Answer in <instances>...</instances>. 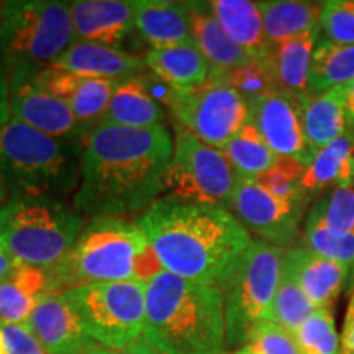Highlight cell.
<instances>
[{
    "instance_id": "74e56055",
    "label": "cell",
    "mask_w": 354,
    "mask_h": 354,
    "mask_svg": "<svg viewBox=\"0 0 354 354\" xmlns=\"http://www.w3.org/2000/svg\"><path fill=\"white\" fill-rule=\"evenodd\" d=\"M320 7V37L336 46H354V0H326Z\"/></svg>"
},
{
    "instance_id": "7402d4cb",
    "label": "cell",
    "mask_w": 354,
    "mask_h": 354,
    "mask_svg": "<svg viewBox=\"0 0 354 354\" xmlns=\"http://www.w3.org/2000/svg\"><path fill=\"white\" fill-rule=\"evenodd\" d=\"M320 32H312L271 48L264 64L271 73L276 92L300 97L307 94Z\"/></svg>"
},
{
    "instance_id": "8fae6325",
    "label": "cell",
    "mask_w": 354,
    "mask_h": 354,
    "mask_svg": "<svg viewBox=\"0 0 354 354\" xmlns=\"http://www.w3.org/2000/svg\"><path fill=\"white\" fill-rule=\"evenodd\" d=\"M236 180L221 149L205 145L174 122V153L165 179L169 196L230 210Z\"/></svg>"
},
{
    "instance_id": "7c38bea8",
    "label": "cell",
    "mask_w": 354,
    "mask_h": 354,
    "mask_svg": "<svg viewBox=\"0 0 354 354\" xmlns=\"http://www.w3.org/2000/svg\"><path fill=\"white\" fill-rule=\"evenodd\" d=\"M308 203L286 202L268 192L256 180L238 179L230 212L254 240L284 250L299 238V228Z\"/></svg>"
},
{
    "instance_id": "f6af8a7d",
    "label": "cell",
    "mask_w": 354,
    "mask_h": 354,
    "mask_svg": "<svg viewBox=\"0 0 354 354\" xmlns=\"http://www.w3.org/2000/svg\"><path fill=\"white\" fill-rule=\"evenodd\" d=\"M344 91V105H346V113L349 120V128L354 130V81L343 87Z\"/></svg>"
},
{
    "instance_id": "f1b7e54d",
    "label": "cell",
    "mask_w": 354,
    "mask_h": 354,
    "mask_svg": "<svg viewBox=\"0 0 354 354\" xmlns=\"http://www.w3.org/2000/svg\"><path fill=\"white\" fill-rule=\"evenodd\" d=\"M266 38L271 46L302 35L320 32V2L304 0H266L258 2Z\"/></svg>"
},
{
    "instance_id": "30bf717a",
    "label": "cell",
    "mask_w": 354,
    "mask_h": 354,
    "mask_svg": "<svg viewBox=\"0 0 354 354\" xmlns=\"http://www.w3.org/2000/svg\"><path fill=\"white\" fill-rule=\"evenodd\" d=\"M174 122L212 148L223 149L250 123V105L225 74L212 73L201 86L172 91L167 102Z\"/></svg>"
},
{
    "instance_id": "1f68e13d",
    "label": "cell",
    "mask_w": 354,
    "mask_h": 354,
    "mask_svg": "<svg viewBox=\"0 0 354 354\" xmlns=\"http://www.w3.org/2000/svg\"><path fill=\"white\" fill-rule=\"evenodd\" d=\"M307 225L335 234H354V187L336 185L326 190L307 214Z\"/></svg>"
},
{
    "instance_id": "d590c367",
    "label": "cell",
    "mask_w": 354,
    "mask_h": 354,
    "mask_svg": "<svg viewBox=\"0 0 354 354\" xmlns=\"http://www.w3.org/2000/svg\"><path fill=\"white\" fill-rule=\"evenodd\" d=\"M304 246L310 251L343 266L346 271L354 272V234H335L325 228L307 225L304 227Z\"/></svg>"
},
{
    "instance_id": "4316f807",
    "label": "cell",
    "mask_w": 354,
    "mask_h": 354,
    "mask_svg": "<svg viewBox=\"0 0 354 354\" xmlns=\"http://www.w3.org/2000/svg\"><path fill=\"white\" fill-rule=\"evenodd\" d=\"M46 292V271L15 259L12 271L0 281V322L26 323Z\"/></svg>"
},
{
    "instance_id": "7dc6e473",
    "label": "cell",
    "mask_w": 354,
    "mask_h": 354,
    "mask_svg": "<svg viewBox=\"0 0 354 354\" xmlns=\"http://www.w3.org/2000/svg\"><path fill=\"white\" fill-rule=\"evenodd\" d=\"M0 354H7V348H6V339H3L2 328H0Z\"/></svg>"
},
{
    "instance_id": "484cf974",
    "label": "cell",
    "mask_w": 354,
    "mask_h": 354,
    "mask_svg": "<svg viewBox=\"0 0 354 354\" xmlns=\"http://www.w3.org/2000/svg\"><path fill=\"white\" fill-rule=\"evenodd\" d=\"M145 63L146 68L172 91L201 86L212 76L210 64L194 41L161 50H148Z\"/></svg>"
},
{
    "instance_id": "e575fe53",
    "label": "cell",
    "mask_w": 354,
    "mask_h": 354,
    "mask_svg": "<svg viewBox=\"0 0 354 354\" xmlns=\"http://www.w3.org/2000/svg\"><path fill=\"white\" fill-rule=\"evenodd\" d=\"M305 167L289 158H279V161L263 174L256 183L271 192L272 196L286 202L308 203L310 198L302 189Z\"/></svg>"
},
{
    "instance_id": "5bb4252c",
    "label": "cell",
    "mask_w": 354,
    "mask_h": 354,
    "mask_svg": "<svg viewBox=\"0 0 354 354\" xmlns=\"http://www.w3.org/2000/svg\"><path fill=\"white\" fill-rule=\"evenodd\" d=\"M250 123L277 156L294 159L304 167L310 166L315 153L305 138L299 97L274 92L250 105Z\"/></svg>"
},
{
    "instance_id": "4fadbf2b",
    "label": "cell",
    "mask_w": 354,
    "mask_h": 354,
    "mask_svg": "<svg viewBox=\"0 0 354 354\" xmlns=\"http://www.w3.org/2000/svg\"><path fill=\"white\" fill-rule=\"evenodd\" d=\"M38 69L19 68L8 73L13 118L55 138L84 143L86 133L73 109L39 82Z\"/></svg>"
},
{
    "instance_id": "5b68a950",
    "label": "cell",
    "mask_w": 354,
    "mask_h": 354,
    "mask_svg": "<svg viewBox=\"0 0 354 354\" xmlns=\"http://www.w3.org/2000/svg\"><path fill=\"white\" fill-rule=\"evenodd\" d=\"M84 143L59 140L12 120L0 130V171L10 194L63 201L79 187Z\"/></svg>"
},
{
    "instance_id": "60d3db41",
    "label": "cell",
    "mask_w": 354,
    "mask_h": 354,
    "mask_svg": "<svg viewBox=\"0 0 354 354\" xmlns=\"http://www.w3.org/2000/svg\"><path fill=\"white\" fill-rule=\"evenodd\" d=\"M86 354H162V353L154 348L153 344L145 338V336H141L140 339H136V342L131 343L130 346L122 348V349L105 348L102 346V344L95 343Z\"/></svg>"
},
{
    "instance_id": "ee69618b",
    "label": "cell",
    "mask_w": 354,
    "mask_h": 354,
    "mask_svg": "<svg viewBox=\"0 0 354 354\" xmlns=\"http://www.w3.org/2000/svg\"><path fill=\"white\" fill-rule=\"evenodd\" d=\"M13 264H15V259H13V256L8 253V250L3 246V243L0 241V281L8 276V272L12 271Z\"/></svg>"
},
{
    "instance_id": "9c48e42d",
    "label": "cell",
    "mask_w": 354,
    "mask_h": 354,
    "mask_svg": "<svg viewBox=\"0 0 354 354\" xmlns=\"http://www.w3.org/2000/svg\"><path fill=\"white\" fill-rule=\"evenodd\" d=\"M87 336L105 348L130 346L145 333V282H105L63 290Z\"/></svg>"
},
{
    "instance_id": "d6986e66",
    "label": "cell",
    "mask_w": 354,
    "mask_h": 354,
    "mask_svg": "<svg viewBox=\"0 0 354 354\" xmlns=\"http://www.w3.org/2000/svg\"><path fill=\"white\" fill-rule=\"evenodd\" d=\"M51 68L77 76L110 81H122L148 69L145 57H140L135 53L84 41L74 43Z\"/></svg>"
},
{
    "instance_id": "277c9868",
    "label": "cell",
    "mask_w": 354,
    "mask_h": 354,
    "mask_svg": "<svg viewBox=\"0 0 354 354\" xmlns=\"http://www.w3.org/2000/svg\"><path fill=\"white\" fill-rule=\"evenodd\" d=\"M165 271L138 221L91 218L71 251L48 269V292L105 282H145Z\"/></svg>"
},
{
    "instance_id": "9a60e30c",
    "label": "cell",
    "mask_w": 354,
    "mask_h": 354,
    "mask_svg": "<svg viewBox=\"0 0 354 354\" xmlns=\"http://www.w3.org/2000/svg\"><path fill=\"white\" fill-rule=\"evenodd\" d=\"M76 41L120 48L135 32L136 2L130 0H76L69 2Z\"/></svg>"
},
{
    "instance_id": "52a82bcc",
    "label": "cell",
    "mask_w": 354,
    "mask_h": 354,
    "mask_svg": "<svg viewBox=\"0 0 354 354\" xmlns=\"http://www.w3.org/2000/svg\"><path fill=\"white\" fill-rule=\"evenodd\" d=\"M74 43L69 2L0 3V61L8 73L19 68H51Z\"/></svg>"
},
{
    "instance_id": "e0dca14e",
    "label": "cell",
    "mask_w": 354,
    "mask_h": 354,
    "mask_svg": "<svg viewBox=\"0 0 354 354\" xmlns=\"http://www.w3.org/2000/svg\"><path fill=\"white\" fill-rule=\"evenodd\" d=\"M38 79L48 91L68 102L86 138L94 128L104 123L118 81L84 77L56 68H39Z\"/></svg>"
},
{
    "instance_id": "d4e9b609",
    "label": "cell",
    "mask_w": 354,
    "mask_h": 354,
    "mask_svg": "<svg viewBox=\"0 0 354 354\" xmlns=\"http://www.w3.org/2000/svg\"><path fill=\"white\" fill-rule=\"evenodd\" d=\"M165 105L151 95L141 73L118 81L104 122L130 128H151L165 125Z\"/></svg>"
},
{
    "instance_id": "f546056e",
    "label": "cell",
    "mask_w": 354,
    "mask_h": 354,
    "mask_svg": "<svg viewBox=\"0 0 354 354\" xmlns=\"http://www.w3.org/2000/svg\"><path fill=\"white\" fill-rule=\"evenodd\" d=\"M238 179L256 180L279 161L253 123H248L221 149Z\"/></svg>"
},
{
    "instance_id": "8992f818",
    "label": "cell",
    "mask_w": 354,
    "mask_h": 354,
    "mask_svg": "<svg viewBox=\"0 0 354 354\" xmlns=\"http://www.w3.org/2000/svg\"><path fill=\"white\" fill-rule=\"evenodd\" d=\"M86 225L61 198L10 194L0 209V241L13 259L48 271L69 253Z\"/></svg>"
},
{
    "instance_id": "7bdbcfd3",
    "label": "cell",
    "mask_w": 354,
    "mask_h": 354,
    "mask_svg": "<svg viewBox=\"0 0 354 354\" xmlns=\"http://www.w3.org/2000/svg\"><path fill=\"white\" fill-rule=\"evenodd\" d=\"M339 339H342V353L339 354H354V299L349 300Z\"/></svg>"
},
{
    "instance_id": "4dcf8cb0",
    "label": "cell",
    "mask_w": 354,
    "mask_h": 354,
    "mask_svg": "<svg viewBox=\"0 0 354 354\" xmlns=\"http://www.w3.org/2000/svg\"><path fill=\"white\" fill-rule=\"evenodd\" d=\"M354 81V46H336L318 38L307 94L315 95Z\"/></svg>"
},
{
    "instance_id": "cb8c5ba5",
    "label": "cell",
    "mask_w": 354,
    "mask_h": 354,
    "mask_svg": "<svg viewBox=\"0 0 354 354\" xmlns=\"http://www.w3.org/2000/svg\"><path fill=\"white\" fill-rule=\"evenodd\" d=\"M299 100L305 138L315 154L349 130L343 87L315 95L304 94Z\"/></svg>"
},
{
    "instance_id": "bcb514c9",
    "label": "cell",
    "mask_w": 354,
    "mask_h": 354,
    "mask_svg": "<svg viewBox=\"0 0 354 354\" xmlns=\"http://www.w3.org/2000/svg\"><path fill=\"white\" fill-rule=\"evenodd\" d=\"M8 197H10V190H8L6 177H3L2 171H0V209H2V207L6 205V202L8 201Z\"/></svg>"
},
{
    "instance_id": "83f0119b",
    "label": "cell",
    "mask_w": 354,
    "mask_h": 354,
    "mask_svg": "<svg viewBox=\"0 0 354 354\" xmlns=\"http://www.w3.org/2000/svg\"><path fill=\"white\" fill-rule=\"evenodd\" d=\"M354 159V130L331 141L315 154L308 167H305L302 189L310 201L323 196L336 185H351V171Z\"/></svg>"
},
{
    "instance_id": "836d02e7",
    "label": "cell",
    "mask_w": 354,
    "mask_h": 354,
    "mask_svg": "<svg viewBox=\"0 0 354 354\" xmlns=\"http://www.w3.org/2000/svg\"><path fill=\"white\" fill-rule=\"evenodd\" d=\"M300 354H339L342 339L333 317V308H317L292 333Z\"/></svg>"
},
{
    "instance_id": "7a4b0ae2",
    "label": "cell",
    "mask_w": 354,
    "mask_h": 354,
    "mask_svg": "<svg viewBox=\"0 0 354 354\" xmlns=\"http://www.w3.org/2000/svg\"><path fill=\"white\" fill-rule=\"evenodd\" d=\"M162 269L198 284L221 287L253 243L225 207L162 196L140 215Z\"/></svg>"
},
{
    "instance_id": "2e32d148",
    "label": "cell",
    "mask_w": 354,
    "mask_h": 354,
    "mask_svg": "<svg viewBox=\"0 0 354 354\" xmlns=\"http://www.w3.org/2000/svg\"><path fill=\"white\" fill-rule=\"evenodd\" d=\"M26 325L50 354H86L95 344L63 292L43 294Z\"/></svg>"
},
{
    "instance_id": "c3c4849f",
    "label": "cell",
    "mask_w": 354,
    "mask_h": 354,
    "mask_svg": "<svg viewBox=\"0 0 354 354\" xmlns=\"http://www.w3.org/2000/svg\"><path fill=\"white\" fill-rule=\"evenodd\" d=\"M349 184L354 187V159H353V171H351V180H349Z\"/></svg>"
},
{
    "instance_id": "681fc988",
    "label": "cell",
    "mask_w": 354,
    "mask_h": 354,
    "mask_svg": "<svg viewBox=\"0 0 354 354\" xmlns=\"http://www.w3.org/2000/svg\"><path fill=\"white\" fill-rule=\"evenodd\" d=\"M225 354H238V353H225Z\"/></svg>"
},
{
    "instance_id": "ffe728a7",
    "label": "cell",
    "mask_w": 354,
    "mask_h": 354,
    "mask_svg": "<svg viewBox=\"0 0 354 354\" xmlns=\"http://www.w3.org/2000/svg\"><path fill=\"white\" fill-rule=\"evenodd\" d=\"M135 32L149 50L192 43L189 2L136 0Z\"/></svg>"
},
{
    "instance_id": "3957f363",
    "label": "cell",
    "mask_w": 354,
    "mask_h": 354,
    "mask_svg": "<svg viewBox=\"0 0 354 354\" xmlns=\"http://www.w3.org/2000/svg\"><path fill=\"white\" fill-rule=\"evenodd\" d=\"M143 336L162 354H225L223 292L161 271L146 284Z\"/></svg>"
},
{
    "instance_id": "ab89813d",
    "label": "cell",
    "mask_w": 354,
    "mask_h": 354,
    "mask_svg": "<svg viewBox=\"0 0 354 354\" xmlns=\"http://www.w3.org/2000/svg\"><path fill=\"white\" fill-rule=\"evenodd\" d=\"M0 328L6 339L7 354H50L26 323L15 325V323L0 322Z\"/></svg>"
},
{
    "instance_id": "44dd1931",
    "label": "cell",
    "mask_w": 354,
    "mask_h": 354,
    "mask_svg": "<svg viewBox=\"0 0 354 354\" xmlns=\"http://www.w3.org/2000/svg\"><path fill=\"white\" fill-rule=\"evenodd\" d=\"M189 15L192 41L210 64L212 73L227 74L253 61L225 33L209 2H189Z\"/></svg>"
},
{
    "instance_id": "ac0fdd59",
    "label": "cell",
    "mask_w": 354,
    "mask_h": 354,
    "mask_svg": "<svg viewBox=\"0 0 354 354\" xmlns=\"http://www.w3.org/2000/svg\"><path fill=\"white\" fill-rule=\"evenodd\" d=\"M282 264L289 269L315 308H333L336 299L351 277L343 266L313 253L307 246H292L286 250Z\"/></svg>"
},
{
    "instance_id": "f907efd6",
    "label": "cell",
    "mask_w": 354,
    "mask_h": 354,
    "mask_svg": "<svg viewBox=\"0 0 354 354\" xmlns=\"http://www.w3.org/2000/svg\"><path fill=\"white\" fill-rule=\"evenodd\" d=\"M351 299H354V290H353V297Z\"/></svg>"
},
{
    "instance_id": "f35d334b",
    "label": "cell",
    "mask_w": 354,
    "mask_h": 354,
    "mask_svg": "<svg viewBox=\"0 0 354 354\" xmlns=\"http://www.w3.org/2000/svg\"><path fill=\"white\" fill-rule=\"evenodd\" d=\"M225 77L230 86L246 100L248 105H253L276 92L268 66L259 61H250L240 68L230 71L225 74Z\"/></svg>"
},
{
    "instance_id": "6da1fadb",
    "label": "cell",
    "mask_w": 354,
    "mask_h": 354,
    "mask_svg": "<svg viewBox=\"0 0 354 354\" xmlns=\"http://www.w3.org/2000/svg\"><path fill=\"white\" fill-rule=\"evenodd\" d=\"M172 153L174 136L165 125L100 123L84 140L74 209L91 218L143 214L166 192Z\"/></svg>"
},
{
    "instance_id": "d6a6232c",
    "label": "cell",
    "mask_w": 354,
    "mask_h": 354,
    "mask_svg": "<svg viewBox=\"0 0 354 354\" xmlns=\"http://www.w3.org/2000/svg\"><path fill=\"white\" fill-rule=\"evenodd\" d=\"M312 302L304 294L302 287L297 284L290 271L282 264V274L271 308V320L279 326L294 333L307 318L315 312Z\"/></svg>"
},
{
    "instance_id": "8d00e7d4",
    "label": "cell",
    "mask_w": 354,
    "mask_h": 354,
    "mask_svg": "<svg viewBox=\"0 0 354 354\" xmlns=\"http://www.w3.org/2000/svg\"><path fill=\"white\" fill-rule=\"evenodd\" d=\"M238 354H300L294 336L274 322H258L248 331Z\"/></svg>"
},
{
    "instance_id": "603a6c76",
    "label": "cell",
    "mask_w": 354,
    "mask_h": 354,
    "mask_svg": "<svg viewBox=\"0 0 354 354\" xmlns=\"http://www.w3.org/2000/svg\"><path fill=\"white\" fill-rule=\"evenodd\" d=\"M210 10L225 33L233 39L253 61L264 63L271 53L266 38L263 15L258 2L251 0H214Z\"/></svg>"
},
{
    "instance_id": "b9f144b4",
    "label": "cell",
    "mask_w": 354,
    "mask_h": 354,
    "mask_svg": "<svg viewBox=\"0 0 354 354\" xmlns=\"http://www.w3.org/2000/svg\"><path fill=\"white\" fill-rule=\"evenodd\" d=\"M10 104V74L0 61V130L12 120Z\"/></svg>"
},
{
    "instance_id": "ba28073f",
    "label": "cell",
    "mask_w": 354,
    "mask_h": 354,
    "mask_svg": "<svg viewBox=\"0 0 354 354\" xmlns=\"http://www.w3.org/2000/svg\"><path fill=\"white\" fill-rule=\"evenodd\" d=\"M284 251L253 238L220 287L225 300L227 348H241L254 323L271 320Z\"/></svg>"
}]
</instances>
